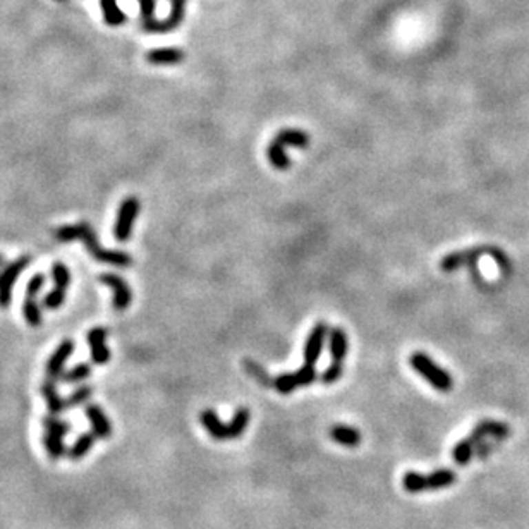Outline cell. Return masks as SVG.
<instances>
[{
  "label": "cell",
  "instance_id": "1",
  "mask_svg": "<svg viewBox=\"0 0 529 529\" xmlns=\"http://www.w3.org/2000/svg\"><path fill=\"white\" fill-rule=\"evenodd\" d=\"M55 239L61 242H71V241H81L86 246L90 255L100 263L112 264L117 268H126L132 264V256L126 251H116V249H105L100 246L98 238H96L95 231L88 222H79L76 225H64L55 231Z\"/></svg>",
  "mask_w": 529,
  "mask_h": 529
},
{
  "label": "cell",
  "instance_id": "2",
  "mask_svg": "<svg viewBox=\"0 0 529 529\" xmlns=\"http://www.w3.org/2000/svg\"><path fill=\"white\" fill-rule=\"evenodd\" d=\"M200 421L205 426V430L208 431V435L214 437L215 440H232V438H239L245 433L246 426L249 423V411L246 407H241V409L234 413L231 423L224 424L215 411L205 409L200 414Z\"/></svg>",
  "mask_w": 529,
  "mask_h": 529
},
{
  "label": "cell",
  "instance_id": "3",
  "mask_svg": "<svg viewBox=\"0 0 529 529\" xmlns=\"http://www.w3.org/2000/svg\"><path fill=\"white\" fill-rule=\"evenodd\" d=\"M285 146H294V148H308L309 146V134L304 131L294 129V127H287L275 134L271 143L268 145L267 156L268 162L275 167L277 170H287L291 167V158L285 153Z\"/></svg>",
  "mask_w": 529,
  "mask_h": 529
},
{
  "label": "cell",
  "instance_id": "4",
  "mask_svg": "<svg viewBox=\"0 0 529 529\" xmlns=\"http://www.w3.org/2000/svg\"><path fill=\"white\" fill-rule=\"evenodd\" d=\"M483 255H490V256H492V258H495L497 263H499V267L502 268V270L506 271V273L510 270L509 258H507V256L504 255V253L500 251V249L486 248V246H481V248L466 249V251H454V253H450V255H447V256H445V258H442L440 268L444 271H454V270H457V268H461V267H471L473 270H475L476 278H479L478 268H476V262H478V260L481 258Z\"/></svg>",
  "mask_w": 529,
  "mask_h": 529
},
{
  "label": "cell",
  "instance_id": "5",
  "mask_svg": "<svg viewBox=\"0 0 529 529\" xmlns=\"http://www.w3.org/2000/svg\"><path fill=\"white\" fill-rule=\"evenodd\" d=\"M409 364L419 377H423L438 392H450L452 387H454V380H452L450 373L442 366H438L428 354L414 353L409 357Z\"/></svg>",
  "mask_w": 529,
  "mask_h": 529
},
{
  "label": "cell",
  "instance_id": "6",
  "mask_svg": "<svg viewBox=\"0 0 529 529\" xmlns=\"http://www.w3.org/2000/svg\"><path fill=\"white\" fill-rule=\"evenodd\" d=\"M43 428L45 450H47L48 457H50L52 461H59V459L65 454L64 438L68 437V433L71 431V424H69L68 421L61 419L59 416L48 414L43 419Z\"/></svg>",
  "mask_w": 529,
  "mask_h": 529
},
{
  "label": "cell",
  "instance_id": "7",
  "mask_svg": "<svg viewBox=\"0 0 529 529\" xmlns=\"http://www.w3.org/2000/svg\"><path fill=\"white\" fill-rule=\"evenodd\" d=\"M141 205L136 196H129L121 203L119 214H117L116 225H114V236L119 242H127L132 236V229H134V222L138 218Z\"/></svg>",
  "mask_w": 529,
  "mask_h": 529
},
{
  "label": "cell",
  "instance_id": "8",
  "mask_svg": "<svg viewBox=\"0 0 529 529\" xmlns=\"http://www.w3.org/2000/svg\"><path fill=\"white\" fill-rule=\"evenodd\" d=\"M30 264V256L23 255L14 262L7 263L6 268L0 271V308L7 309L10 306V299H12V287L19 275L26 270Z\"/></svg>",
  "mask_w": 529,
  "mask_h": 529
},
{
  "label": "cell",
  "instance_id": "9",
  "mask_svg": "<svg viewBox=\"0 0 529 529\" xmlns=\"http://www.w3.org/2000/svg\"><path fill=\"white\" fill-rule=\"evenodd\" d=\"M316 370L315 366H308V364H302L295 373H284L278 375L273 378V388L280 394L287 395L291 392H294L299 387H308L313 382L316 380Z\"/></svg>",
  "mask_w": 529,
  "mask_h": 529
},
{
  "label": "cell",
  "instance_id": "10",
  "mask_svg": "<svg viewBox=\"0 0 529 529\" xmlns=\"http://www.w3.org/2000/svg\"><path fill=\"white\" fill-rule=\"evenodd\" d=\"M184 14H186V0H172V9L167 19L158 21L155 17H149V19H141V26L146 33H170V31L176 30L177 26H180L184 19Z\"/></svg>",
  "mask_w": 529,
  "mask_h": 529
},
{
  "label": "cell",
  "instance_id": "11",
  "mask_svg": "<svg viewBox=\"0 0 529 529\" xmlns=\"http://www.w3.org/2000/svg\"><path fill=\"white\" fill-rule=\"evenodd\" d=\"M329 333L330 329L325 322H318L313 326V330L309 332L308 339H306L304 342V353H302V356H304V364L315 366L318 357L322 356L323 346H325V340L326 337H329Z\"/></svg>",
  "mask_w": 529,
  "mask_h": 529
},
{
  "label": "cell",
  "instance_id": "12",
  "mask_svg": "<svg viewBox=\"0 0 529 529\" xmlns=\"http://www.w3.org/2000/svg\"><path fill=\"white\" fill-rule=\"evenodd\" d=\"M100 282L112 289L114 309H116V311H126L132 302L131 285L127 284L121 275L116 273H103L102 277H100Z\"/></svg>",
  "mask_w": 529,
  "mask_h": 529
},
{
  "label": "cell",
  "instance_id": "13",
  "mask_svg": "<svg viewBox=\"0 0 529 529\" xmlns=\"http://www.w3.org/2000/svg\"><path fill=\"white\" fill-rule=\"evenodd\" d=\"M74 353V342L71 339H65L59 344L57 349L54 351L50 357L47 361V366H45V371H47V378L52 382L61 380L62 373H64V366L65 361L71 357V354Z\"/></svg>",
  "mask_w": 529,
  "mask_h": 529
},
{
  "label": "cell",
  "instance_id": "14",
  "mask_svg": "<svg viewBox=\"0 0 529 529\" xmlns=\"http://www.w3.org/2000/svg\"><path fill=\"white\" fill-rule=\"evenodd\" d=\"M107 335H109V330L103 329V326H95L86 335L90 351H92V361L95 364H100V366L107 364L110 360V351L107 347Z\"/></svg>",
  "mask_w": 529,
  "mask_h": 529
},
{
  "label": "cell",
  "instance_id": "15",
  "mask_svg": "<svg viewBox=\"0 0 529 529\" xmlns=\"http://www.w3.org/2000/svg\"><path fill=\"white\" fill-rule=\"evenodd\" d=\"M510 435V428L507 426L506 423H500V421H492V419H485L478 424V426L473 430V433L469 435V440L473 442V445L479 444L485 438H497V440H506L507 437Z\"/></svg>",
  "mask_w": 529,
  "mask_h": 529
},
{
  "label": "cell",
  "instance_id": "16",
  "mask_svg": "<svg viewBox=\"0 0 529 529\" xmlns=\"http://www.w3.org/2000/svg\"><path fill=\"white\" fill-rule=\"evenodd\" d=\"M85 414L90 423H92V433H95L96 438L105 440V438H109L110 435H112V424H110L109 417H107L105 411H103L102 407L96 406V404H88L85 409Z\"/></svg>",
  "mask_w": 529,
  "mask_h": 529
},
{
  "label": "cell",
  "instance_id": "17",
  "mask_svg": "<svg viewBox=\"0 0 529 529\" xmlns=\"http://www.w3.org/2000/svg\"><path fill=\"white\" fill-rule=\"evenodd\" d=\"M329 349L330 356H332V363L344 364V360H346L347 353H349V339H347V333L340 326L330 330Z\"/></svg>",
  "mask_w": 529,
  "mask_h": 529
},
{
  "label": "cell",
  "instance_id": "18",
  "mask_svg": "<svg viewBox=\"0 0 529 529\" xmlns=\"http://www.w3.org/2000/svg\"><path fill=\"white\" fill-rule=\"evenodd\" d=\"M330 438L333 442H337L342 447H357L363 440V435L357 428L349 426V424H333L330 428Z\"/></svg>",
  "mask_w": 529,
  "mask_h": 529
},
{
  "label": "cell",
  "instance_id": "19",
  "mask_svg": "<svg viewBox=\"0 0 529 529\" xmlns=\"http://www.w3.org/2000/svg\"><path fill=\"white\" fill-rule=\"evenodd\" d=\"M40 392H41V395H43L45 404H47L48 413L54 414V416H59V414L64 413L65 409H69V407H68V400L62 399V397L59 395L57 388H55V382L48 380V378H47V380H45L43 384H41Z\"/></svg>",
  "mask_w": 529,
  "mask_h": 529
},
{
  "label": "cell",
  "instance_id": "20",
  "mask_svg": "<svg viewBox=\"0 0 529 529\" xmlns=\"http://www.w3.org/2000/svg\"><path fill=\"white\" fill-rule=\"evenodd\" d=\"M146 61L153 65H174L184 61V54L179 48H155L148 52Z\"/></svg>",
  "mask_w": 529,
  "mask_h": 529
},
{
  "label": "cell",
  "instance_id": "21",
  "mask_svg": "<svg viewBox=\"0 0 529 529\" xmlns=\"http://www.w3.org/2000/svg\"><path fill=\"white\" fill-rule=\"evenodd\" d=\"M95 433H83L78 440L72 444V447L68 450V457L71 461H81L86 454H90L95 445Z\"/></svg>",
  "mask_w": 529,
  "mask_h": 529
},
{
  "label": "cell",
  "instance_id": "22",
  "mask_svg": "<svg viewBox=\"0 0 529 529\" xmlns=\"http://www.w3.org/2000/svg\"><path fill=\"white\" fill-rule=\"evenodd\" d=\"M100 7L103 10V19L109 26H121L127 21L124 10L117 6V0H100Z\"/></svg>",
  "mask_w": 529,
  "mask_h": 529
},
{
  "label": "cell",
  "instance_id": "23",
  "mask_svg": "<svg viewBox=\"0 0 529 529\" xmlns=\"http://www.w3.org/2000/svg\"><path fill=\"white\" fill-rule=\"evenodd\" d=\"M23 315L26 318V323L30 326H40L43 322V316H41V308L38 304L37 295H28L24 298L23 302Z\"/></svg>",
  "mask_w": 529,
  "mask_h": 529
},
{
  "label": "cell",
  "instance_id": "24",
  "mask_svg": "<svg viewBox=\"0 0 529 529\" xmlns=\"http://www.w3.org/2000/svg\"><path fill=\"white\" fill-rule=\"evenodd\" d=\"M426 479H428V490L448 488V486L454 485L455 473L452 471V469H437V471L431 473L430 476H426Z\"/></svg>",
  "mask_w": 529,
  "mask_h": 529
},
{
  "label": "cell",
  "instance_id": "25",
  "mask_svg": "<svg viewBox=\"0 0 529 529\" xmlns=\"http://www.w3.org/2000/svg\"><path fill=\"white\" fill-rule=\"evenodd\" d=\"M402 486L406 492L409 493H419L428 490V479L426 476L419 475L416 471H407L402 478Z\"/></svg>",
  "mask_w": 529,
  "mask_h": 529
},
{
  "label": "cell",
  "instance_id": "26",
  "mask_svg": "<svg viewBox=\"0 0 529 529\" xmlns=\"http://www.w3.org/2000/svg\"><path fill=\"white\" fill-rule=\"evenodd\" d=\"M473 455H475V445H473V442L469 440V438H464V440L457 442L454 447V450H452V457H454V462L459 466H466L469 464V461L473 459Z\"/></svg>",
  "mask_w": 529,
  "mask_h": 529
},
{
  "label": "cell",
  "instance_id": "27",
  "mask_svg": "<svg viewBox=\"0 0 529 529\" xmlns=\"http://www.w3.org/2000/svg\"><path fill=\"white\" fill-rule=\"evenodd\" d=\"M90 375H92V364L79 363L76 364L74 368H71V370L64 371L61 377V382H64V384H78V382L86 380Z\"/></svg>",
  "mask_w": 529,
  "mask_h": 529
},
{
  "label": "cell",
  "instance_id": "28",
  "mask_svg": "<svg viewBox=\"0 0 529 529\" xmlns=\"http://www.w3.org/2000/svg\"><path fill=\"white\" fill-rule=\"evenodd\" d=\"M245 368H246V371H248V373L251 375L253 378H255V380H258L260 384L264 385V387H267V385H273V378L268 377V373L264 371V368L262 366V364L256 363V361L245 360Z\"/></svg>",
  "mask_w": 529,
  "mask_h": 529
},
{
  "label": "cell",
  "instance_id": "29",
  "mask_svg": "<svg viewBox=\"0 0 529 529\" xmlns=\"http://www.w3.org/2000/svg\"><path fill=\"white\" fill-rule=\"evenodd\" d=\"M65 292H68V289L54 287L47 295H45L43 301H41V306H43L45 309H59L62 304H64Z\"/></svg>",
  "mask_w": 529,
  "mask_h": 529
},
{
  "label": "cell",
  "instance_id": "30",
  "mask_svg": "<svg viewBox=\"0 0 529 529\" xmlns=\"http://www.w3.org/2000/svg\"><path fill=\"white\" fill-rule=\"evenodd\" d=\"M52 275H54L55 287L68 289L71 285V271L62 262H55L52 267Z\"/></svg>",
  "mask_w": 529,
  "mask_h": 529
},
{
  "label": "cell",
  "instance_id": "31",
  "mask_svg": "<svg viewBox=\"0 0 529 529\" xmlns=\"http://www.w3.org/2000/svg\"><path fill=\"white\" fill-rule=\"evenodd\" d=\"M93 395V388L90 385H81L79 388H76L71 395L68 397V407H79L83 404L88 402Z\"/></svg>",
  "mask_w": 529,
  "mask_h": 529
},
{
  "label": "cell",
  "instance_id": "32",
  "mask_svg": "<svg viewBox=\"0 0 529 529\" xmlns=\"http://www.w3.org/2000/svg\"><path fill=\"white\" fill-rule=\"evenodd\" d=\"M342 373H344V364L330 363V366L326 368L325 371H323L322 377H320V380H322V384H325V385H332L342 378Z\"/></svg>",
  "mask_w": 529,
  "mask_h": 529
},
{
  "label": "cell",
  "instance_id": "33",
  "mask_svg": "<svg viewBox=\"0 0 529 529\" xmlns=\"http://www.w3.org/2000/svg\"><path fill=\"white\" fill-rule=\"evenodd\" d=\"M139 10H141V19H149L155 14L156 0H138Z\"/></svg>",
  "mask_w": 529,
  "mask_h": 529
},
{
  "label": "cell",
  "instance_id": "34",
  "mask_svg": "<svg viewBox=\"0 0 529 529\" xmlns=\"http://www.w3.org/2000/svg\"><path fill=\"white\" fill-rule=\"evenodd\" d=\"M6 264H7V262H6V258H3V256H2V255H0V268H6Z\"/></svg>",
  "mask_w": 529,
  "mask_h": 529
},
{
  "label": "cell",
  "instance_id": "35",
  "mask_svg": "<svg viewBox=\"0 0 529 529\" xmlns=\"http://www.w3.org/2000/svg\"><path fill=\"white\" fill-rule=\"evenodd\" d=\"M57 2H64V0H57Z\"/></svg>",
  "mask_w": 529,
  "mask_h": 529
}]
</instances>
